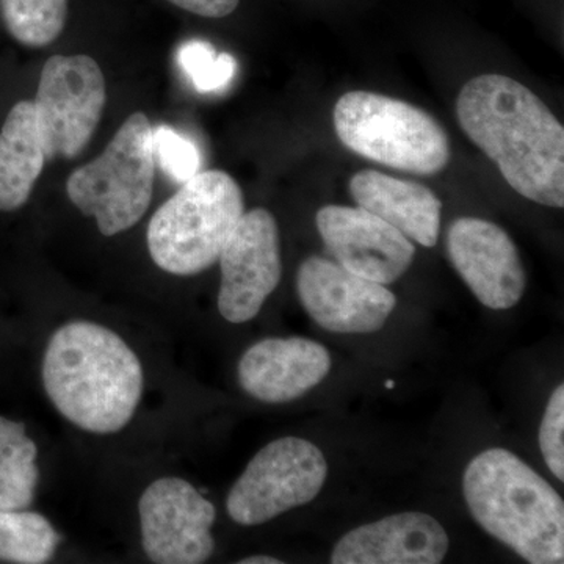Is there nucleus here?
Instances as JSON below:
<instances>
[{
	"mask_svg": "<svg viewBox=\"0 0 564 564\" xmlns=\"http://www.w3.org/2000/svg\"><path fill=\"white\" fill-rule=\"evenodd\" d=\"M456 115L519 195L562 209L564 129L533 91L511 77L485 74L464 85Z\"/></svg>",
	"mask_w": 564,
	"mask_h": 564,
	"instance_id": "f257e3e1",
	"label": "nucleus"
},
{
	"mask_svg": "<svg viewBox=\"0 0 564 564\" xmlns=\"http://www.w3.org/2000/svg\"><path fill=\"white\" fill-rule=\"evenodd\" d=\"M43 386L55 410L84 432H121L143 393V367L120 334L74 321L52 334L43 359Z\"/></svg>",
	"mask_w": 564,
	"mask_h": 564,
	"instance_id": "f03ea898",
	"label": "nucleus"
},
{
	"mask_svg": "<svg viewBox=\"0 0 564 564\" xmlns=\"http://www.w3.org/2000/svg\"><path fill=\"white\" fill-rule=\"evenodd\" d=\"M463 491L475 521L525 562H564L563 499L519 456L499 447L475 456Z\"/></svg>",
	"mask_w": 564,
	"mask_h": 564,
	"instance_id": "7ed1b4c3",
	"label": "nucleus"
},
{
	"mask_svg": "<svg viewBox=\"0 0 564 564\" xmlns=\"http://www.w3.org/2000/svg\"><path fill=\"white\" fill-rule=\"evenodd\" d=\"M243 214L242 188L231 174L196 173L151 218L147 240L152 261L176 276L210 269Z\"/></svg>",
	"mask_w": 564,
	"mask_h": 564,
	"instance_id": "20e7f679",
	"label": "nucleus"
},
{
	"mask_svg": "<svg viewBox=\"0 0 564 564\" xmlns=\"http://www.w3.org/2000/svg\"><path fill=\"white\" fill-rule=\"evenodd\" d=\"M333 117L344 147L389 169L430 176L443 172L451 159L447 133L413 104L350 91L337 101Z\"/></svg>",
	"mask_w": 564,
	"mask_h": 564,
	"instance_id": "39448f33",
	"label": "nucleus"
},
{
	"mask_svg": "<svg viewBox=\"0 0 564 564\" xmlns=\"http://www.w3.org/2000/svg\"><path fill=\"white\" fill-rule=\"evenodd\" d=\"M154 161L150 118L135 111L98 159L70 173L66 193L85 217L95 218L102 236H117L150 209Z\"/></svg>",
	"mask_w": 564,
	"mask_h": 564,
	"instance_id": "423d86ee",
	"label": "nucleus"
},
{
	"mask_svg": "<svg viewBox=\"0 0 564 564\" xmlns=\"http://www.w3.org/2000/svg\"><path fill=\"white\" fill-rule=\"evenodd\" d=\"M326 475L328 464L317 445L300 437H281L251 459L229 491L226 510L237 524H265L313 502Z\"/></svg>",
	"mask_w": 564,
	"mask_h": 564,
	"instance_id": "0eeeda50",
	"label": "nucleus"
},
{
	"mask_svg": "<svg viewBox=\"0 0 564 564\" xmlns=\"http://www.w3.org/2000/svg\"><path fill=\"white\" fill-rule=\"evenodd\" d=\"M107 102L106 77L90 55H52L41 70L35 118L46 161L79 158Z\"/></svg>",
	"mask_w": 564,
	"mask_h": 564,
	"instance_id": "6e6552de",
	"label": "nucleus"
},
{
	"mask_svg": "<svg viewBox=\"0 0 564 564\" xmlns=\"http://www.w3.org/2000/svg\"><path fill=\"white\" fill-rule=\"evenodd\" d=\"M141 544L151 562L199 564L214 554V503L180 477L152 481L139 502Z\"/></svg>",
	"mask_w": 564,
	"mask_h": 564,
	"instance_id": "1a4fd4ad",
	"label": "nucleus"
},
{
	"mask_svg": "<svg viewBox=\"0 0 564 564\" xmlns=\"http://www.w3.org/2000/svg\"><path fill=\"white\" fill-rule=\"evenodd\" d=\"M218 262V311L237 325L252 321L281 281L280 228L273 215L262 207L243 214Z\"/></svg>",
	"mask_w": 564,
	"mask_h": 564,
	"instance_id": "9d476101",
	"label": "nucleus"
},
{
	"mask_svg": "<svg viewBox=\"0 0 564 564\" xmlns=\"http://www.w3.org/2000/svg\"><path fill=\"white\" fill-rule=\"evenodd\" d=\"M296 291L313 321L333 333L378 332L397 306L395 295L384 284L318 256L300 265Z\"/></svg>",
	"mask_w": 564,
	"mask_h": 564,
	"instance_id": "9b49d317",
	"label": "nucleus"
},
{
	"mask_svg": "<svg viewBox=\"0 0 564 564\" xmlns=\"http://www.w3.org/2000/svg\"><path fill=\"white\" fill-rule=\"evenodd\" d=\"M315 221L337 263L366 280L391 284L414 261L413 242L362 207L325 206Z\"/></svg>",
	"mask_w": 564,
	"mask_h": 564,
	"instance_id": "f8f14e48",
	"label": "nucleus"
},
{
	"mask_svg": "<svg viewBox=\"0 0 564 564\" xmlns=\"http://www.w3.org/2000/svg\"><path fill=\"white\" fill-rule=\"evenodd\" d=\"M447 251L467 288L489 310H510L524 295L521 256L500 226L481 218H458L448 228Z\"/></svg>",
	"mask_w": 564,
	"mask_h": 564,
	"instance_id": "ddd939ff",
	"label": "nucleus"
},
{
	"mask_svg": "<svg viewBox=\"0 0 564 564\" xmlns=\"http://www.w3.org/2000/svg\"><path fill=\"white\" fill-rule=\"evenodd\" d=\"M332 356L322 344L304 337H269L245 351L239 383L263 403H289L325 380Z\"/></svg>",
	"mask_w": 564,
	"mask_h": 564,
	"instance_id": "4468645a",
	"label": "nucleus"
},
{
	"mask_svg": "<svg viewBox=\"0 0 564 564\" xmlns=\"http://www.w3.org/2000/svg\"><path fill=\"white\" fill-rule=\"evenodd\" d=\"M448 551L444 527L425 513L410 511L358 527L340 538L333 564H437Z\"/></svg>",
	"mask_w": 564,
	"mask_h": 564,
	"instance_id": "2eb2a0df",
	"label": "nucleus"
},
{
	"mask_svg": "<svg viewBox=\"0 0 564 564\" xmlns=\"http://www.w3.org/2000/svg\"><path fill=\"white\" fill-rule=\"evenodd\" d=\"M350 193L359 207L399 229L411 242L426 248L437 243L443 203L425 185L364 170L351 177Z\"/></svg>",
	"mask_w": 564,
	"mask_h": 564,
	"instance_id": "dca6fc26",
	"label": "nucleus"
},
{
	"mask_svg": "<svg viewBox=\"0 0 564 564\" xmlns=\"http://www.w3.org/2000/svg\"><path fill=\"white\" fill-rule=\"evenodd\" d=\"M46 162L33 101L14 104L0 131V212L28 204Z\"/></svg>",
	"mask_w": 564,
	"mask_h": 564,
	"instance_id": "f3484780",
	"label": "nucleus"
},
{
	"mask_svg": "<svg viewBox=\"0 0 564 564\" xmlns=\"http://www.w3.org/2000/svg\"><path fill=\"white\" fill-rule=\"evenodd\" d=\"M39 447L22 422L0 415V510H25L40 480Z\"/></svg>",
	"mask_w": 564,
	"mask_h": 564,
	"instance_id": "a211bd4d",
	"label": "nucleus"
},
{
	"mask_svg": "<svg viewBox=\"0 0 564 564\" xmlns=\"http://www.w3.org/2000/svg\"><path fill=\"white\" fill-rule=\"evenodd\" d=\"M61 534L44 516L0 510V562L43 564L57 552Z\"/></svg>",
	"mask_w": 564,
	"mask_h": 564,
	"instance_id": "6ab92c4d",
	"label": "nucleus"
},
{
	"mask_svg": "<svg viewBox=\"0 0 564 564\" xmlns=\"http://www.w3.org/2000/svg\"><path fill=\"white\" fill-rule=\"evenodd\" d=\"M0 17L11 39L40 50L62 35L68 20V0H0Z\"/></svg>",
	"mask_w": 564,
	"mask_h": 564,
	"instance_id": "aec40b11",
	"label": "nucleus"
},
{
	"mask_svg": "<svg viewBox=\"0 0 564 564\" xmlns=\"http://www.w3.org/2000/svg\"><path fill=\"white\" fill-rule=\"evenodd\" d=\"M182 69L191 77L193 87L202 93L223 90L236 74L237 63L231 54L214 50L206 41H188L177 54Z\"/></svg>",
	"mask_w": 564,
	"mask_h": 564,
	"instance_id": "412c9836",
	"label": "nucleus"
},
{
	"mask_svg": "<svg viewBox=\"0 0 564 564\" xmlns=\"http://www.w3.org/2000/svg\"><path fill=\"white\" fill-rule=\"evenodd\" d=\"M152 150L163 172L180 184L199 173L202 158L198 148L170 126H158L152 129Z\"/></svg>",
	"mask_w": 564,
	"mask_h": 564,
	"instance_id": "4be33fe9",
	"label": "nucleus"
},
{
	"mask_svg": "<svg viewBox=\"0 0 564 564\" xmlns=\"http://www.w3.org/2000/svg\"><path fill=\"white\" fill-rule=\"evenodd\" d=\"M564 386L549 399L540 429V447L551 473L564 481Z\"/></svg>",
	"mask_w": 564,
	"mask_h": 564,
	"instance_id": "5701e85b",
	"label": "nucleus"
},
{
	"mask_svg": "<svg viewBox=\"0 0 564 564\" xmlns=\"http://www.w3.org/2000/svg\"><path fill=\"white\" fill-rule=\"evenodd\" d=\"M173 6L204 18H225L236 11L240 0H169Z\"/></svg>",
	"mask_w": 564,
	"mask_h": 564,
	"instance_id": "b1692460",
	"label": "nucleus"
},
{
	"mask_svg": "<svg viewBox=\"0 0 564 564\" xmlns=\"http://www.w3.org/2000/svg\"><path fill=\"white\" fill-rule=\"evenodd\" d=\"M240 564H281V560L273 558V556L254 555L248 558L240 560Z\"/></svg>",
	"mask_w": 564,
	"mask_h": 564,
	"instance_id": "393cba45",
	"label": "nucleus"
},
{
	"mask_svg": "<svg viewBox=\"0 0 564 564\" xmlns=\"http://www.w3.org/2000/svg\"><path fill=\"white\" fill-rule=\"evenodd\" d=\"M386 388L392 389L393 388L392 381H388V384H386Z\"/></svg>",
	"mask_w": 564,
	"mask_h": 564,
	"instance_id": "a878e982",
	"label": "nucleus"
}]
</instances>
